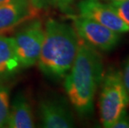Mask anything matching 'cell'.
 Here are the masks:
<instances>
[{
    "label": "cell",
    "mask_w": 129,
    "mask_h": 128,
    "mask_svg": "<svg viewBox=\"0 0 129 128\" xmlns=\"http://www.w3.org/2000/svg\"><path fill=\"white\" fill-rule=\"evenodd\" d=\"M73 28L78 37L96 49L111 51L119 42L120 33L82 16H73Z\"/></svg>",
    "instance_id": "cell-5"
},
{
    "label": "cell",
    "mask_w": 129,
    "mask_h": 128,
    "mask_svg": "<svg viewBox=\"0 0 129 128\" xmlns=\"http://www.w3.org/2000/svg\"><path fill=\"white\" fill-rule=\"evenodd\" d=\"M110 1H112V0H110Z\"/></svg>",
    "instance_id": "cell-17"
},
{
    "label": "cell",
    "mask_w": 129,
    "mask_h": 128,
    "mask_svg": "<svg viewBox=\"0 0 129 128\" xmlns=\"http://www.w3.org/2000/svg\"><path fill=\"white\" fill-rule=\"evenodd\" d=\"M70 0H34L35 5L41 9L47 4H67Z\"/></svg>",
    "instance_id": "cell-13"
},
{
    "label": "cell",
    "mask_w": 129,
    "mask_h": 128,
    "mask_svg": "<svg viewBox=\"0 0 129 128\" xmlns=\"http://www.w3.org/2000/svg\"><path fill=\"white\" fill-rule=\"evenodd\" d=\"M7 127L32 128L35 126L33 107L25 92H18L10 103Z\"/></svg>",
    "instance_id": "cell-9"
},
{
    "label": "cell",
    "mask_w": 129,
    "mask_h": 128,
    "mask_svg": "<svg viewBox=\"0 0 129 128\" xmlns=\"http://www.w3.org/2000/svg\"><path fill=\"white\" fill-rule=\"evenodd\" d=\"M122 81L124 83V86L127 91L129 93V59L127 62H126L124 68L122 72Z\"/></svg>",
    "instance_id": "cell-14"
},
{
    "label": "cell",
    "mask_w": 129,
    "mask_h": 128,
    "mask_svg": "<svg viewBox=\"0 0 129 128\" xmlns=\"http://www.w3.org/2000/svg\"><path fill=\"white\" fill-rule=\"evenodd\" d=\"M10 108V88L0 81V128L7 126Z\"/></svg>",
    "instance_id": "cell-11"
},
{
    "label": "cell",
    "mask_w": 129,
    "mask_h": 128,
    "mask_svg": "<svg viewBox=\"0 0 129 128\" xmlns=\"http://www.w3.org/2000/svg\"><path fill=\"white\" fill-rule=\"evenodd\" d=\"M79 38L73 27L53 18L46 22L38 60L43 74L53 81L65 77L75 60Z\"/></svg>",
    "instance_id": "cell-2"
},
{
    "label": "cell",
    "mask_w": 129,
    "mask_h": 128,
    "mask_svg": "<svg viewBox=\"0 0 129 128\" xmlns=\"http://www.w3.org/2000/svg\"><path fill=\"white\" fill-rule=\"evenodd\" d=\"M8 1H9V0H0V4H4V3H5V2H8Z\"/></svg>",
    "instance_id": "cell-16"
},
{
    "label": "cell",
    "mask_w": 129,
    "mask_h": 128,
    "mask_svg": "<svg viewBox=\"0 0 129 128\" xmlns=\"http://www.w3.org/2000/svg\"><path fill=\"white\" fill-rule=\"evenodd\" d=\"M38 113L42 127L71 128L75 126L73 115L66 100L57 95H45L41 97Z\"/></svg>",
    "instance_id": "cell-6"
},
{
    "label": "cell",
    "mask_w": 129,
    "mask_h": 128,
    "mask_svg": "<svg viewBox=\"0 0 129 128\" xmlns=\"http://www.w3.org/2000/svg\"><path fill=\"white\" fill-rule=\"evenodd\" d=\"M39 11L34 0H9L0 4V34L32 20Z\"/></svg>",
    "instance_id": "cell-7"
},
{
    "label": "cell",
    "mask_w": 129,
    "mask_h": 128,
    "mask_svg": "<svg viewBox=\"0 0 129 128\" xmlns=\"http://www.w3.org/2000/svg\"><path fill=\"white\" fill-rule=\"evenodd\" d=\"M79 15L90 18L117 33L129 32V27L121 20L108 4L100 0H81L78 4Z\"/></svg>",
    "instance_id": "cell-8"
},
{
    "label": "cell",
    "mask_w": 129,
    "mask_h": 128,
    "mask_svg": "<svg viewBox=\"0 0 129 128\" xmlns=\"http://www.w3.org/2000/svg\"><path fill=\"white\" fill-rule=\"evenodd\" d=\"M112 128H129V117L127 114L118 119L112 125Z\"/></svg>",
    "instance_id": "cell-15"
},
{
    "label": "cell",
    "mask_w": 129,
    "mask_h": 128,
    "mask_svg": "<svg viewBox=\"0 0 129 128\" xmlns=\"http://www.w3.org/2000/svg\"><path fill=\"white\" fill-rule=\"evenodd\" d=\"M44 36V27L38 19L31 20L13 37L16 54L23 68L38 62Z\"/></svg>",
    "instance_id": "cell-4"
},
{
    "label": "cell",
    "mask_w": 129,
    "mask_h": 128,
    "mask_svg": "<svg viewBox=\"0 0 129 128\" xmlns=\"http://www.w3.org/2000/svg\"><path fill=\"white\" fill-rule=\"evenodd\" d=\"M99 97L100 120L103 126L112 128V125L127 114L129 93L122 81V72L112 69L103 77Z\"/></svg>",
    "instance_id": "cell-3"
},
{
    "label": "cell",
    "mask_w": 129,
    "mask_h": 128,
    "mask_svg": "<svg viewBox=\"0 0 129 128\" xmlns=\"http://www.w3.org/2000/svg\"><path fill=\"white\" fill-rule=\"evenodd\" d=\"M20 68L13 37L0 34V81L13 77Z\"/></svg>",
    "instance_id": "cell-10"
},
{
    "label": "cell",
    "mask_w": 129,
    "mask_h": 128,
    "mask_svg": "<svg viewBox=\"0 0 129 128\" xmlns=\"http://www.w3.org/2000/svg\"><path fill=\"white\" fill-rule=\"evenodd\" d=\"M108 4L121 20L129 27V0H112Z\"/></svg>",
    "instance_id": "cell-12"
},
{
    "label": "cell",
    "mask_w": 129,
    "mask_h": 128,
    "mask_svg": "<svg viewBox=\"0 0 129 128\" xmlns=\"http://www.w3.org/2000/svg\"><path fill=\"white\" fill-rule=\"evenodd\" d=\"M103 77V65L96 48L80 38L78 53L64 77V88L71 104L79 116H90L94 97Z\"/></svg>",
    "instance_id": "cell-1"
}]
</instances>
